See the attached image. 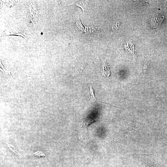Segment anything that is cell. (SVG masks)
<instances>
[{"label": "cell", "instance_id": "7a4b0ae2", "mask_svg": "<svg viewBox=\"0 0 167 167\" xmlns=\"http://www.w3.org/2000/svg\"><path fill=\"white\" fill-rule=\"evenodd\" d=\"M164 20V17H156L152 18L151 20V23L153 27H158L161 24Z\"/></svg>", "mask_w": 167, "mask_h": 167}, {"label": "cell", "instance_id": "8992f818", "mask_svg": "<svg viewBox=\"0 0 167 167\" xmlns=\"http://www.w3.org/2000/svg\"><path fill=\"white\" fill-rule=\"evenodd\" d=\"M89 89H90V94H91V98H92V99L93 100H96L97 101H98L99 102L104 103L103 102H100V101H98L95 98V97L94 96V92L93 90L92 89V86H90Z\"/></svg>", "mask_w": 167, "mask_h": 167}, {"label": "cell", "instance_id": "5b68a950", "mask_svg": "<svg viewBox=\"0 0 167 167\" xmlns=\"http://www.w3.org/2000/svg\"><path fill=\"white\" fill-rule=\"evenodd\" d=\"M7 144L9 149L14 153L16 155H18L19 154V152L16 149L15 146L14 145L8 143H7Z\"/></svg>", "mask_w": 167, "mask_h": 167}, {"label": "cell", "instance_id": "ba28073f", "mask_svg": "<svg viewBox=\"0 0 167 167\" xmlns=\"http://www.w3.org/2000/svg\"><path fill=\"white\" fill-rule=\"evenodd\" d=\"M148 67V64L147 63V62H146V63H145L144 65V66H143V70L144 72H146V71Z\"/></svg>", "mask_w": 167, "mask_h": 167}, {"label": "cell", "instance_id": "3957f363", "mask_svg": "<svg viewBox=\"0 0 167 167\" xmlns=\"http://www.w3.org/2000/svg\"><path fill=\"white\" fill-rule=\"evenodd\" d=\"M100 119L89 117H88L85 120L84 125L87 126L89 124Z\"/></svg>", "mask_w": 167, "mask_h": 167}, {"label": "cell", "instance_id": "6da1fadb", "mask_svg": "<svg viewBox=\"0 0 167 167\" xmlns=\"http://www.w3.org/2000/svg\"><path fill=\"white\" fill-rule=\"evenodd\" d=\"M101 71L102 75L105 78H108L110 75V70L106 61H102Z\"/></svg>", "mask_w": 167, "mask_h": 167}, {"label": "cell", "instance_id": "277c9868", "mask_svg": "<svg viewBox=\"0 0 167 167\" xmlns=\"http://www.w3.org/2000/svg\"><path fill=\"white\" fill-rule=\"evenodd\" d=\"M87 4V2L86 1H81L76 2V5L80 7L83 10V12H84Z\"/></svg>", "mask_w": 167, "mask_h": 167}, {"label": "cell", "instance_id": "52a82bcc", "mask_svg": "<svg viewBox=\"0 0 167 167\" xmlns=\"http://www.w3.org/2000/svg\"><path fill=\"white\" fill-rule=\"evenodd\" d=\"M34 154L36 155H38V156H45V155L42 152L39 151L36 152L34 153Z\"/></svg>", "mask_w": 167, "mask_h": 167}]
</instances>
